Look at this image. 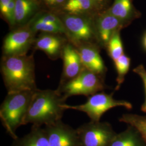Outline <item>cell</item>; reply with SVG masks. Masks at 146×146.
<instances>
[{"instance_id": "obj_1", "label": "cell", "mask_w": 146, "mask_h": 146, "mask_svg": "<svg viewBox=\"0 0 146 146\" xmlns=\"http://www.w3.org/2000/svg\"><path fill=\"white\" fill-rule=\"evenodd\" d=\"M66 100L56 89H37L33 94L24 125L31 123L33 126L42 127L62 120L66 110L63 107Z\"/></svg>"}, {"instance_id": "obj_2", "label": "cell", "mask_w": 146, "mask_h": 146, "mask_svg": "<svg viewBox=\"0 0 146 146\" xmlns=\"http://www.w3.org/2000/svg\"><path fill=\"white\" fill-rule=\"evenodd\" d=\"M1 72L8 93L37 89L32 55L3 56Z\"/></svg>"}, {"instance_id": "obj_3", "label": "cell", "mask_w": 146, "mask_h": 146, "mask_svg": "<svg viewBox=\"0 0 146 146\" xmlns=\"http://www.w3.org/2000/svg\"><path fill=\"white\" fill-rule=\"evenodd\" d=\"M35 90L8 92L1 104L0 119L6 131L13 140L19 137L16 133L17 129L24 125Z\"/></svg>"}, {"instance_id": "obj_4", "label": "cell", "mask_w": 146, "mask_h": 146, "mask_svg": "<svg viewBox=\"0 0 146 146\" xmlns=\"http://www.w3.org/2000/svg\"><path fill=\"white\" fill-rule=\"evenodd\" d=\"M103 76L84 68L72 80L59 84L56 90L67 100L75 95L89 97L106 88Z\"/></svg>"}, {"instance_id": "obj_5", "label": "cell", "mask_w": 146, "mask_h": 146, "mask_svg": "<svg viewBox=\"0 0 146 146\" xmlns=\"http://www.w3.org/2000/svg\"><path fill=\"white\" fill-rule=\"evenodd\" d=\"M66 110H73L85 113L91 121H100L101 117L108 110L114 107H122L127 110L133 108L132 104L125 100L114 99L113 94L99 92L88 97L87 101L82 104L63 106Z\"/></svg>"}, {"instance_id": "obj_6", "label": "cell", "mask_w": 146, "mask_h": 146, "mask_svg": "<svg viewBox=\"0 0 146 146\" xmlns=\"http://www.w3.org/2000/svg\"><path fill=\"white\" fill-rule=\"evenodd\" d=\"M81 146H108L117 133L106 122L90 121L76 129Z\"/></svg>"}, {"instance_id": "obj_7", "label": "cell", "mask_w": 146, "mask_h": 146, "mask_svg": "<svg viewBox=\"0 0 146 146\" xmlns=\"http://www.w3.org/2000/svg\"><path fill=\"white\" fill-rule=\"evenodd\" d=\"M34 33L30 27H23L9 33L3 41V56L27 55L35 42Z\"/></svg>"}, {"instance_id": "obj_8", "label": "cell", "mask_w": 146, "mask_h": 146, "mask_svg": "<svg viewBox=\"0 0 146 146\" xmlns=\"http://www.w3.org/2000/svg\"><path fill=\"white\" fill-rule=\"evenodd\" d=\"M62 22L74 46L90 43L93 38V29L88 19L69 14L64 16Z\"/></svg>"}, {"instance_id": "obj_9", "label": "cell", "mask_w": 146, "mask_h": 146, "mask_svg": "<svg viewBox=\"0 0 146 146\" xmlns=\"http://www.w3.org/2000/svg\"><path fill=\"white\" fill-rule=\"evenodd\" d=\"M43 128L50 146H81L76 129L62 120Z\"/></svg>"}, {"instance_id": "obj_10", "label": "cell", "mask_w": 146, "mask_h": 146, "mask_svg": "<svg viewBox=\"0 0 146 146\" xmlns=\"http://www.w3.org/2000/svg\"><path fill=\"white\" fill-rule=\"evenodd\" d=\"M61 57L63 67L59 84H63L76 78L84 69L78 50L73 43L66 44Z\"/></svg>"}, {"instance_id": "obj_11", "label": "cell", "mask_w": 146, "mask_h": 146, "mask_svg": "<svg viewBox=\"0 0 146 146\" xmlns=\"http://www.w3.org/2000/svg\"><path fill=\"white\" fill-rule=\"evenodd\" d=\"M78 50L84 67L104 77L107 68L98 47L90 43L75 46Z\"/></svg>"}, {"instance_id": "obj_12", "label": "cell", "mask_w": 146, "mask_h": 146, "mask_svg": "<svg viewBox=\"0 0 146 146\" xmlns=\"http://www.w3.org/2000/svg\"><path fill=\"white\" fill-rule=\"evenodd\" d=\"M54 34L46 33L35 40V49L42 50L52 60L61 56L63 49L66 43L62 39Z\"/></svg>"}, {"instance_id": "obj_13", "label": "cell", "mask_w": 146, "mask_h": 146, "mask_svg": "<svg viewBox=\"0 0 146 146\" xmlns=\"http://www.w3.org/2000/svg\"><path fill=\"white\" fill-rule=\"evenodd\" d=\"M122 25V21L108 11L101 16L98 21V31L100 40L104 45L109 42L116 31H119Z\"/></svg>"}, {"instance_id": "obj_14", "label": "cell", "mask_w": 146, "mask_h": 146, "mask_svg": "<svg viewBox=\"0 0 146 146\" xmlns=\"http://www.w3.org/2000/svg\"><path fill=\"white\" fill-rule=\"evenodd\" d=\"M128 126L125 131L117 134L108 146H146L140 133L134 127Z\"/></svg>"}, {"instance_id": "obj_15", "label": "cell", "mask_w": 146, "mask_h": 146, "mask_svg": "<svg viewBox=\"0 0 146 146\" xmlns=\"http://www.w3.org/2000/svg\"><path fill=\"white\" fill-rule=\"evenodd\" d=\"M11 146H50L44 128L33 125L29 133L14 140Z\"/></svg>"}, {"instance_id": "obj_16", "label": "cell", "mask_w": 146, "mask_h": 146, "mask_svg": "<svg viewBox=\"0 0 146 146\" xmlns=\"http://www.w3.org/2000/svg\"><path fill=\"white\" fill-rule=\"evenodd\" d=\"M37 8L35 0H15V24L26 23L35 14Z\"/></svg>"}, {"instance_id": "obj_17", "label": "cell", "mask_w": 146, "mask_h": 146, "mask_svg": "<svg viewBox=\"0 0 146 146\" xmlns=\"http://www.w3.org/2000/svg\"><path fill=\"white\" fill-rule=\"evenodd\" d=\"M108 12L122 22L127 21L133 15L131 1V0H114Z\"/></svg>"}, {"instance_id": "obj_18", "label": "cell", "mask_w": 146, "mask_h": 146, "mask_svg": "<svg viewBox=\"0 0 146 146\" xmlns=\"http://www.w3.org/2000/svg\"><path fill=\"white\" fill-rule=\"evenodd\" d=\"M97 4L95 0H66L64 9L69 14L78 15L93 10Z\"/></svg>"}, {"instance_id": "obj_19", "label": "cell", "mask_w": 146, "mask_h": 146, "mask_svg": "<svg viewBox=\"0 0 146 146\" xmlns=\"http://www.w3.org/2000/svg\"><path fill=\"white\" fill-rule=\"evenodd\" d=\"M119 121L136 128L140 133L146 142V115L124 114L119 119Z\"/></svg>"}, {"instance_id": "obj_20", "label": "cell", "mask_w": 146, "mask_h": 146, "mask_svg": "<svg viewBox=\"0 0 146 146\" xmlns=\"http://www.w3.org/2000/svg\"><path fill=\"white\" fill-rule=\"evenodd\" d=\"M114 63L117 72V85L115 90H117L120 89L121 84L123 83L125 75L129 71L131 65V58L124 54L114 61Z\"/></svg>"}, {"instance_id": "obj_21", "label": "cell", "mask_w": 146, "mask_h": 146, "mask_svg": "<svg viewBox=\"0 0 146 146\" xmlns=\"http://www.w3.org/2000/svg\"><path fill=\"white\" fill-rule=\"evenodd\" d=\"M107 46L110 57L114 62L124 54L123 47L119 31H116L112 35Z\"/></svg>"}, {"instance_id": "obj_22", "label": "cell", "mask_w": 146, "mask_h": 146, "mask_svg": "<svg viewBox=\"0 0 146 146\" xmlns=\"http://www.w3.org/2000/svg\"><path fill=\"white\" fill-rule=\"evenodd\" d=\"M32 31H41L49 34H58L67 33L64 26H60L51 23H46L31 20V26L29 27Z\"/></svg>"}, {"instance_id": "obj_23", "label": "cell", "mask_w": 146, "mask_h": 146, "mask_svg": "<svg viewBox=\"0 0 146 146\" xmlns=\"http://www.w3.org/2000/svg\"><path fill=\"white\" fill-rule=\"evenodd\" d=\"M0 11L1 14L11 26L15 24V0H0Z\"/></svg>"}, {"instance_id": "obj_24", "label": "cell", "mask_w": 146, "mask_h": 146, "mask_svg": "<svg viewBox=\"0 0 146 146\" xmlns=\"http://www.w3.org/2000/svg\"><path fill=\"white\" fill-rule=\"evenodd\" d=\"M32 20L60 26H64L62 21H61L57 16L46 12L37 14Z\"/></svg>"}, {"instance_id": "obj_25", "label": "cell", "mask_w": 146, "mask_h": 146, "mask_svg": "<svg viewBox=\"0 0 146 146\" xmlns=\"http://www.w3.org/2000/svg\"><path fill=\"white\" fill-rule=\"evenodd\" d=\"M133 72L140 76L144 86L145 91V100L141 106V110L142 111L146 113V69L142 64H140L134 68L133 69Z\"/></svg>"}, {"instance_id": "obj_26", "label": "cell", "mask_w": 146, "mask_h": 146, "mask_svg": "<svg viewBox=\"0 0 146 146\" xmlns=\"http://www.w3.org/2000/svg\"><path fill=\"white\" fill-rule=\"evenodd\" d=\"M47 4L50 6L57 7L64 3L66 0H43Z\"/></svg>"}, {"instance_id": "obj_27", "label": "cell", "mask_w": 146, "mask_h": 146, "mask_svg": "<svg viewBox=\"0 0 146 146\" xmlns=\"http://www.w3.org/2000/svg\"><path fill=\"white\" fill-rule=\"evenodd\" d=\"M143 45H144V46L145 47L146 49V34L145 36L144 37V39H143Z\"/></svg>"}, {"instance_id": "obj_28", "label": "cell", "mask_w": 146, "mask_h": 146, "mask_svg": "<svg viewBox=\"0 0 146 146\" xmlns=\"http://www.w3.org/2000/svg\"><path fill=\"white\" fill-rule=\"evenodd\" d=\"M98 3H101V2H104V1H107V0H95Z\"/></svg>"}]
</instances>
